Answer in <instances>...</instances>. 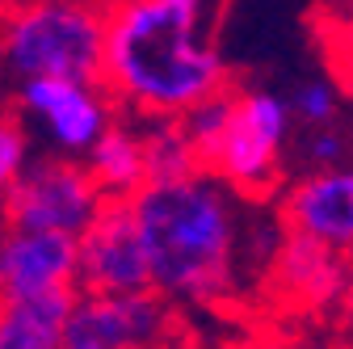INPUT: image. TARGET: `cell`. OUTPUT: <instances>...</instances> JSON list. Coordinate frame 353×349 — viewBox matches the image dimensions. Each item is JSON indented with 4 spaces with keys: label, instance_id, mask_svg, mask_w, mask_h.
Listing matches in <instances>:
<instances>
[{
    "label": "cell",
    "instance_id": "cell-6",
    "mask_svg": "<svg viewBox=\"0 0 353 349\" xmlns=\"http://www.w3.org/2000/svg\"><path fill=\"white\" fill-rule=\"evenodd\" d=\"M172 328L176 303H168L152 286L118 295L76 290L59 349H168Z\"/></svg>",
    "mask_w": 353,
    "mask_h": 349
},
{
    "label": "cell",
    "instance_id": "cell-14",
    "mask_svg": "<svg viewBox=\"0 0 353 349\" xmlns=\"http://www.w3.org/2000/svg\"><path fill=\"white\" fill-rule=\"evenodd\" d=\"M135 126H139L148 181H172L198 168V156H194V143L185 135L181 118H135Z\"/></svg>",
    "mask_w": 353,
    "mask_h": 349
},
{
    "label": "cell",
    "instance_id": "cell-8",
    "mask_svg": "<svg viewBox=\"0 0 353 349\" xmlns=\"http://www.w3.org/2000/svg\"><path fill=\"white\" fill-rule=\"evenodd\" d=\"M143 286L148 261L135 232V215H130V198H105L76 236V290L118 295Z\"/></svg>",
    "mask_w": 353,
    "mask_h": 349
},
{
    "label": "cell",
    "instance_id": "cell-5",
    "mask_svg": "<svg viewBox=\"0 0 353 349\" xmlns=\"http://www.w3.org/2000/svg\"><path fill=\"white\" fill-rule=\"evenodd\" d=\"M101 202L105 194L88 177L80 156L47 152V156H30L13 177V186L0 194V223L80 236V228L97 215Z\"/></svg>",
    "mask_w": 353,
    "mask_h": 349
},
{
    "label": "cell",
    "instance_id": "cell-17",
    "mask_svg": "<svg viewBox=\"0 0 353 349\" xmlns=\"http://www.w3.org/2000/svg\"><path fill=\"white\" fill-rule=\"evenodd\" d=\"M30 160V135L17 118H0V194L13 186L21 164Z\"/></svg>",
    "mask_w": 353,
    "mask_h": 349
},
{
    "label": "cell",
    "instance_id": "cell-3",
    "mask_svg": "<svg viewBox=\"0 0 353 349\" xmlns=\"http://www.w3.org/2000/svg\"><path fill=\"white\" fill-rule=\"evenodd\" d=\"M0 63L9 76L97 80L101 9L76 0H17L0 17Z\"/></svg>",
    "mask_w": 353,
    "mask_h": 349
},
{
    "label": "cell",
    "instance_id": "cell-12",
    "mask_svg": "<svg viewBox=\"0 0 353 349\" xmlns=\"http://www.w3.org/2000/svg\"><path fill=\"white\" fill-rule=\"evenodd\" d=\"M88 177L97 181L105 198H130L148 177H143V148H139V126L135 118H110V126L88 143L80 156Z\"/></svg>",
    "mask_w": 353,
    "mask_h": 349
},
{
    "label": "cell",
    "instance_id": "cell-13",
    "mask_svg": "<svg viewBox=\"0 0 353 349\" xmlns=\"http://www.w3.org/2000/svg\"><path fill=\"white\" fill-rule=\"evenodd\" d=\"M72 303L76 286L34 299H0V349H59Z\"/></svg>",
    "mask_w": 353,
    "mask_h": 349
},
{
    "label": "cell",
    "instance_id": "cell-18",
    "mask_svg": "<svg viewBox=\"0 0 353 349\" xmlns=\"http://www.w3.org/2000/svg\"><path fill=\"white\" fill-rule=\"evenodd\" d=\"M76 5H93V9H105L110 0H76Z\"/></svg>",
    "mask_w": 353,
    "mask_h": 349
},
{
    "label": "cell",
    "instance_id": "cell-10",
    "mask_svg": "<svg viewBox=\"0 0 353 349\" xmlns=\"http://www.w3.org/2000/svg\"><path fill=\"white\" fill-rule=\"evenodd\" d=\"M278 228L294 236H312L328 248H353V172L341 168H307L286 186L278 202Z\"/></svg>",
    "mask_w": 353,
    "mask_h": 349
},
{
    "label": "cell",
    "instance_id": "cell-7",
    "mask_svg": "<svg viewBox=\"0 0 353 349\" xmlns=\"http://www.w3.org/2000/svg\"><path fill=\"white\" fill-rule=\"evenodd\" d=\"M17 106L42 122L47 139L63 156H84L118 106L97 80H68V76H26L17 80Z\"/></svg>",
    "mask_w": 353,
    "mask_h": 349
},
{
    "label": "cell",
    "instance_id": "cell-11",
    "mask_svg": "<svg viewBox=\"0 0 353 349\" xmlns=\"http://www.w3.org/2000/svg\"><path fill=\"white\" fill-rule=\"evenodd\" d=\"M76 286V236L0 223V299H34Z\"/></svg>",
    "mask_w": 353,
    "mask_h": 349
},
{
    "label": "cell",
    "instance_id": "cell-16",
    "mask_svg": "<svg viewBox=\"0 0 353 349\" xmlns=\"http://www.w3.org/2000/svg\"><path fill=\"white\" fill-rule=\"evenodd\" d=\"M307 130H312V135L303 139L307 168H341L345 164V152H349L345 130H336V122H328V126H307Z\"/></svg>",
    "mask_w": 353,
    "mask_h": 349
},
{
    "label": "cell",
    "instance_id": "cell-4",
    "mask_svg": "<svg viewBox=\"0 0 353 349\" xmlns=\"http://www.w3.org/2000/svg\"><path fill=\"white\" fill-rule=\"evenodd\" d=\"M290 106L274 89H232L228 118L206 152L202 168L214 172L232 194L261 206L282 181V156L290 143Z\"/></svg>",
    "mask_w": 353,
    "mask_h": 349
},
{
    "label": "cell",
    "instance_id": "cell-9",
    "mask_svg": "<svg viewBox=\"0 0 353 349\" xmlns=\"http://www.w3.org/2000/svg\"><path fill=\"white\" fill-rule=\"evenodd\" d=\"M270 290L294 312H332L349 299V252L282 232L270 261Z\"/></svg>",
    "mask_w": 353,
    "mask_h": 349
},
{
    "label": "cell",
    "instance_id": "cell-2",
    "mask_svg": "<svg viewBox=\"0 0 353 349\" xmlns=\"http://www.w3.org/2000/svg\"><path fill=\"white\" fill-rule=\"evenodd\" d=\"M130 215L148 261V286L181 308H219L240 286V194L206 168L143 181Z\"/></svg>",
    "mask_w": 353,
    "mask_h": 349
},
{
    "label": "cell",
    "instance_id": "cell-15",
    "mask_svg": "<svg viewBox=\"0 0 353 349\" xmlns=\"http://www.w3.org/2000/svg\"><path fill=\"white\" fill-rule=\"evenodd\" d=\"M286 106H290V118L299 126H328V122L341 118V89L332 80L316 76V80H303L286 97Z\"/></svg>",
    "mask_w": 353,
    "mask_h": 349
},
{
    "label": "cell",
    "instance_id": "cell-1",
    "mask_svg": "<svg viewBox=\"0 0 353 349\" xmlns=\"http://www.w3.org/2000/svg\"><path fill=\"white\" fill-rule=\"evenodd\" d=\"M228 0H110L97 84L130 118H181L228 89L219 21Z\"/></svg>",
    "mask_w": 353,
    "mask_h": 349
}]
</instances>
